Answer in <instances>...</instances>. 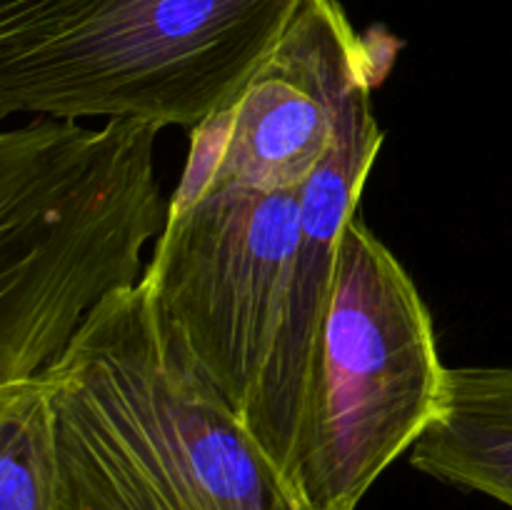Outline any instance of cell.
<instances>
[{"label":"cell","instance_id":"1","mask_svg":"<svg viewBox=\"0 0 512 510\" xmlns=\"http://www.w3.org/2000/svg\"><path fill=\"white\" fill-rule=\"evenodd\" d=\"M40 378L55 510H310L143 280L100 303Z\"/></svg>","mask_w":512,"mask_h":510},{"label":"cell","instance_id":"2","mask_svg":"<svg viewBox=\"0 0 512 510\" xmlns=\"http://www.w3.org/2000/svg\"><path fill=\"white\" fill-rule=\"evenodd\" d=\"M160 125L33 115L0 135V383L43 373L85 320L143 280L168 205Z\"/></svg>","mask_w":512,"mask_h":510},{"label":"cell","instance_id":"3","mask_svg":"<svg viewBox=\"0 0 512 510\" xmlns=\"http://www.w3.org/2000/svg\"><path fill=\"white\" fill-rule=\"evenodd\" d=\"M305 0H0V118L195 130L233 108Z\"/></svg>","mask_w":512,"mask_h":510},{"label":"cell","instance_id":"4","mask_svg":"<svg viewBox=\"0 0 512 510\" xmlns=\"http://www.w3.org/2000/svg\"><path fill=\"white\" fill-rule=\"evenodd\" d=\"M435 323L398 255L360 213L345 225L290 485L310 510H358L443 408Z\"/></svg>","mask_w":512,"mask_h":510},{"label":"cell","instance_id":"5","mask_svg":"<svg viewBox=\"0 0 512 510\" xmlns=\"http://www.w3.org/2000/svg\"><path fill=\"white\" fill-rule=\"evenodd\" d=\"M300 243V188L170 200L145 268L165 323L243 418L283 323Z\"/></svg>","mask_w":512,"mask_h":510},{"label":"cell","instance_id":"6","mask_svg":"<svg viewBox=\"0 0 512 510\" xmlns=\"http://www.w3.org/2000/svg\"><path fill=\"white\" fill-rule=\"evenodd\" d=\"M398 48L385 30L358 33L338 0H305L238 103L190 130V158L170 200L300 188L333 145L343 95L365 75L388 73Z\"/></svg>","mask_w":512,"mask_h":510},{"label":"cell","instance_id":"7","mask_svg":"<svg viewBox=\"0 0 512 510\" xmlns=\"http://www.w3.org/2000/svg\"><path fill=\"white\" fill-rule=\"evenodd\" d=\"M383 78L385 73H370L350 85L340 100L333 145L315 173L300 185V243L288 303L258 393L245 415L253 438L285 478L293 468L303 428L310 368L328 308L340 240L348 220L360 213L363 188L385 140L370 98Z\"/></svg>","mask_w":512,"mask_h":510},{"label":"cell","instance_id":"8","mask_svg":"<svg viewBox=\"0 0 512 510\" xmlns=\"http://www.w3.org/2000/svg\"><path fill=\"white\" fill-rule=\"evenodd\" d=\"M410 465L512 508V368H448L443 408Z\"/></svg>","mask_w":512,"mask_h":510},{"label":"cell","instance_id":"9","mask_svg":"<svg viewBox=\"0 0 512 510\" xmlns=\"http://www.w3.org/2000/svg\"><path fill=\"white\" fill-rule=\"evenodd\" d=\"M55 440L45 380L0 383V510H55Z\"/></svg>","mask_w":512,"mask_h":510}]
</instances>
